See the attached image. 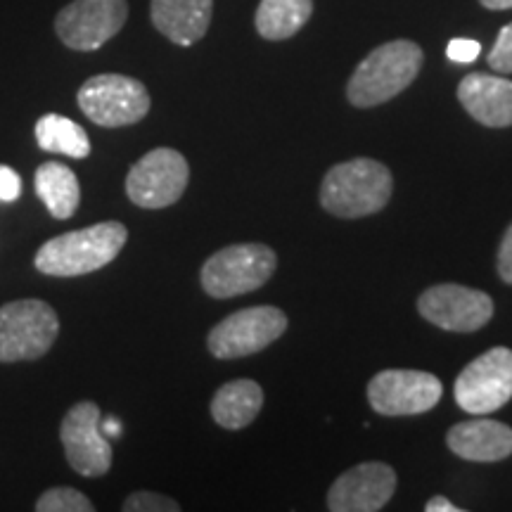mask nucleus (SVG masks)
I'll return each mask as SVG.
<instances>
[{"instance_id":"obj_18","label":"nucleus","mask_w":512,"mask_h":512,"mask_svg":"<svg viewBox=\"0 0 512 512\" xmlns=\"http://www.w3.org/2000/svg\"><path fill=\"white\" fill-rule=\"evenodd\" d=\"M264 406V389L254 380H233L223 384L211 399V415L226 430H242L252 425Z\"/></svg>"},{"instance_id":"obj_20","label":"nucleus","mask_w":512,"mask_h":512,"mask_svg":"<svg viewBox=\"0 0 512 512\" xmlns=\"http://www.w3.org/2000/svg\"><path fill=\"white\" fill-rule=\"evenodd\" d=\"M311 15L313 0H261L254 24L266 41H285L302 31Z\"/></svg>"},{"instance_id":"obj_13","label":"nucleus","mask_w":512,"mask_h":512,"mask_svg":"<svg viewBox=\"0 0 512 512\" xmlns=\"http://www.w3.org/2000/svg\"><path fill=\"white\" fill-rule=\"evenodd\" d=\"M418 311L441 330L475 332L494 316V299L472 287L444 283L420 294Z\"/></svg>"},{"instance_id":"obj_28","label":"nucleus","mask_w":512,"mask_h":512,"mask_svg":"<svg viewBox=\"0 0 512 512\" xmlns=\"http://www.w3.org/2000/svg\"><path fill=\"white\" fill-rule=\"evenodd\" d=\"M427 512H460L458 505H453L451 501H446L444 496H434L430 503L425 505Z\"/></svg>"},{"instance_id":"obj_9","label":"nucleus","mask_w":512,"mask_h":512,"mask_svg":"<svg viewBox=\"0 0 512 512\" xmlns=\"http://www.w3.org/2000/svg\"><path fill=\"white\" fill-rule=\"evenodd\" d=\"M126 19V0H72L57 12L55 31L67 48L93 53L124 29Z\"/></svg>"},{"instance_id":"obj_8","label":"nucleus","mask_w":512,"mask_h":512,"mask_svg":"<svg viewBox=\"0 0 512 512\" xmlns=\"http://www.w3.org/2000/svg\"><path fill=\"white\" fill-rule=\"evenodd\" d=\"M287 330V316L275 306H252L230 313L209 332L207 344L216 358H242L271 347Z\"/></svg>"},{"instance_id":"obj_29","label":"nucleus","mask_w":512,"mask_h":512,"mask_svg":"<svg viewBox=\"0 0 512 512\" xmlns=\"http://www.w3.org/2000/svg\"><path fill=\"white\" fill-rule=\"evenodd\" d=\"M486 10H512V0H479Z\"/></svg>"},{"instance_id":"obj_17","label":"nucleus","mask_w":512,"mask_h":512,"mask_svg":"<svg viewBox=\"0 0 512 512\" xmlns=\"http://www.w3.org/2000/svg\"><path fill=\"white\" fill-rule=\"evenodd\" d=\"M214 0H150V19L159 34L188 48L209 31Z\"/></svg>"},{"instance_id":"obj_19","label":"nucleus","mask_w":512,"mask_h":512,"mask_svg":"<svg viewBox=\"0 0 512 512\" xmlns=\"http://www.w3.org/2000/svg\"><path fill=\"white\" fill-rule=\"evenodd\" d=\"M36 192L50 216L57 221L72 219L81 204L79 178L67 164L46 162L36 169Z\"/></svg>"},{"instance_id":"obj_25","label":"nucleus","mask_w":512,"mask_h":512,"mask_svg":"<svg viewBox=\"0 0 512 512\" xmlns=\"http://www.w3.org/2000/svg\"><path fill=\"white\" fill-rule=\"evenodd\" d=\"M479 53H482V46H479V41H472V38H453L446 46V57L458 64L475 62Z\"/></svg>"},{"instance_id":"obj_12","label":"nucleus","mask_w":512,"mask_h":512,"mask_svg":"<svg viewBox=\"0 0 512 512\" xmlns=\"http://www.w3.org/2000/svg\"><path fill=\"white\" fill-rule=\"evenodd\" d=\"M444 387L425 370H382L368 384V401L382 415H420L441 401Z\"/></svg>"},{"instance_id":"obj_22","label":"nucleus","mask_w":512,"mask_h":512,"mask_svg":"<svg viewBox=\"0 0 512 512\" xmlns=\"http://www.w3.org/2000/svg\"><path fill=\"white\" fill-rule=\"evenodd\" d=\"M38 512H93L95 505L91 498L81 491L72 489V486H55L48 489L46 494L38 496L36 501Z\"/></svg>"},{"instance_id":"obj_3","label":"nucleus","mask_w":512,"mask_h":512,"mask_svg":"<svg viewBox=\"0 0 512 512\" xmlns=\"http://www.w3.org/2000/svg\"><path fill=\"white\" fill-rule=\"evenodd\" d=\"M422 60V48L406 38L375 48L351 74L347 86L349 102L366 110L396 98L418 79Z\"/></svg>"},{"instance_id":"obj_15","label":"nucleus","mask_w":512,"mask_h":512,"mask_svg":"<svg viewBox=\"0 0 512 512\" xmlns=\"http://www.w3.org/2000/svg\"><path fill=\"white\" fill-rule=\"evenodd\" d=\"M458 100L479 124L489 128L512 126V81L501 74H467L458 86Z\"/></svg>"},{"instance_id":"obj_23","label":"nucleus","mask_w":512,"mask_h":512,"mask_svg":"<svg viewBox=\"0 0 512 512\" xmlns=\"http://www.w3.org/2000/svg\"><path fill=\"white\" fill-rule=\"evenodd\" d=\"M126 512H178V505L174 498L155 494V491H136L124 501Z\"/></svg>"},{"instance_id":"obj_26","label":"nucleus","mask_w":512,"mask_h":512,"mask_svg":"<svg viewBox=\"0 0 512 512\" xmlns=\"http://www.w3.org/2000/svg\"><path fill=\"white\" fill-rule=\"evenodd\" d=\"M22 195V178L15 169L0 164V202H12Z\"/></svg>"},{"instance_id":"obj_21","label":"nucleus","mask_w":512,"mask_h":512,"mask_svg":"<svg viewBox=\"0 0 512 512\" xmlns=\"http://www.w3.org/2000/svg\"><path fill=\"white\" fill-rule=\"evenodd\" d=\"M36 143L41 150L53 152V155H64L72 159H86L91 155V140L88 133L72 119L62 114H43L36 121Z\"/></svg>"},{"instance_id":"obj_11","label":"nucleus","mask_w":512,"mask_h":512,"mask_svg":"<svg viewBox=\"0 0 512 512\" xmlns=\"http://www.w3.org/2000/svg\"><path fill=\"white\" fill-rule=\"evenodd\" d=\"M64 456L81 477H102L112 467V444L100 430V408L93 401H79L69 408L60 425Z\"/></svg>"},{"instance_id":"obj_14","label":"nucleus","mask_w":512,"mask_h":512,"mask_svg":"<svg viewBox=\"0 0 512 512\" xmlns=\"http://www.w3.org/2000/svg\"><path fill=\"white\" fill-rule=\"evenodd\" d=\"M396 491V472L384 463H361L335 479L328 491L332 512H377Z\"/></svg>"},{"instance_id":"obj_4","label":"nucleus","mask_w":512,"mask_h":512,"mask_svg":"<svg viewBox=\"0 0 512 512\" xmlns=\"http://www.w3.org/2000/svg\"><path fill=\"white\" fill-rule=\"evenodd\" d=\"M60 318L43 299H17L0 306V363L38 361L53 349Z\"/></svg>"},{"instance_id":"obj_10","label":"nucleus","mask_w":512,"mask_h":512,"mask_svg":"<svg viewBox=\"0 0 512 512\" xmlns=\"http://www.w3.org/2000/svg\"><path fill=\"white\" fill-rule=\"evenodd\" d=\"M456 403L465 413L486 415L512 399V351L489 349L458 375L453 389Z\"/></svg>"},{"instance_id":"obj_24","label":"nucleus","mask_w":512,"mask_h":512,"mask_svg":"<svg viewBox=\"0 0 512 512\" xmlns=\"http://www.w3.org/2000/svg\"><path fill=\"white\" fill-rule=\"evenodd\" d=\"M486 60L496 74H512V22L501 29Z\"/></svg>"},{"instance_id":"obj_2","label":"nucleus","mask_w":512,"mask_h":512,"mask_svg":"<svg viewBox=\"0 0 512 512\" xmlns=\"http://www.w3.org/2000/svg\"><path fill=\"white\" fill-rule=\"evenodd\" d=\"M392 174L382 162L358 157L332 166L320 185V204L339 219H361L387 207Z\"/></svg>"},{"instance_id":"obj_6","label":"nucleus","mask_w":512,"mask_h":512,"mask_svg":"<svg viewBox=\"0 0 512 512\" xmlns=\"http://www.w3.org/2000/svg\"><path fill=\"white\" fill-rule=\"evenodd\" d=\"M81 112L93 124L105 128H119L138 124L150 112V93L138 79L124 74H98L91 76L79 88Z\"/></svg>"},{"instance_id":"obj_27","label":"nucleus","mask_w":512,"mask_h":512,"mask_svg":"<svg viewBox=\"0 0 512 512\" xmlns=\"http://www.w3.org/2000/svg\"><path fill=\"white\" fill-rule=\"evenodd\" d=\"M498 275H501L505 283L512 285V223L505 230L501 249H498Z\"/></svg>"},{"instance_id":"obj_7","label":"nucleus","mask_w":512,"mask_h":512,"mask_svg":"<svg viewBox=\"0 0 512 512\" xmlns=\"http://www.w3.org/2000/svg\"><path fill=\"white\" fill-rule=\"evenodd\" d=\"M188 181V159L171 147H157L131 166L126 176V195L143 209H164L181 200Z\"/></svg>"},{"instance_id":"obj_16","label":"nucleus","mask_w":512,"mask_h":512,"mask_svg":"<svg viewBox=\"0 0 512 512\" xmlns=\"http://www.w3.org/2000/svg\"><path fill=\"white\" fill-rule=\"evenodd\" d=\"M446 444L470 463H498L512 453V430L496 420H467L448 430Z\"/></svg>"},{"instance_id":"obj_5","label":"nucleus","mask_w":512,"mask_h":512,"mask_svg":"<svg viewBox=\"0 0 512 512\" xmlns=\"http://www.w3.org/2000/svg\"><path fill=\"white\" fill-rule=\"evenodd\" d=\"M275 252L266 245L245 242L211 254L202 266V287L209 297L230 299L259 290L275 271Z\"/></svg>"},{"instance_id":"obj_1","label":"nucleus","mask_w":512,"mask_h":512,"mask_svg":"<svg viewBox=\"0 0 512 512\" xmlns=\"http://www.w3.org/2000/svg\"><path fill=\"white\" fill-rule=\"evenodd\" d=\"M128 240V230L119 221H102L95 226L62 233L48 240L34 256V266L43 275L76 278L100 271L117 259Z\"/></svg>"}]
</instances>
